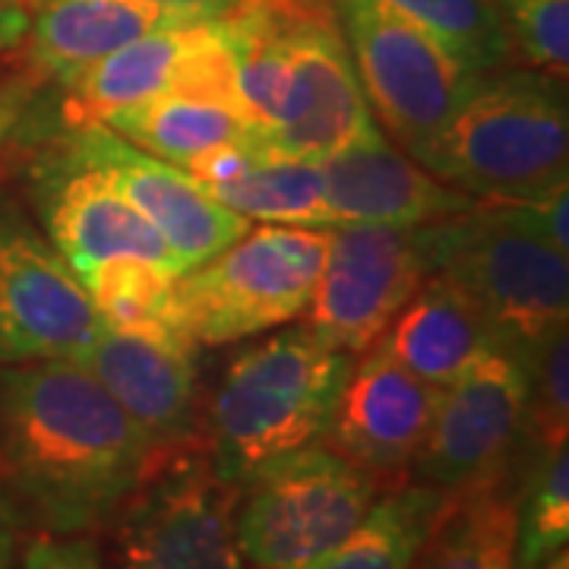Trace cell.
<instances>
[{"label":"cell","instance_id":"8992f818","mask_svg":"<svg viewBox=\"0 0 569 569\" xmlns=\"http://www.w3.org/2000/svg\"><path fill=\"white\" fill-rule=\"evenodd\" d=\"M329 250V228L260 224L178 276L174 301L197 346H228L305 317Z\"/></svg>","mask_w":569,"mask_h":569},{"label":"cell","instance_id":"52a82bcc","mask_svg":"<svg viewBox=\"0 0 569 569\" xmlns=\"http://www.w3.org/2000/svg\"><path fill=\"white\" fill-rule=\"evenodd\" d=\"M367 108L406 156L418 159L478 77L387 0H329Z\"/></svg>","mask_w":569,"mask_h":569},{"label":"cell","instance_id":"4dcf8cb0","mask_svg":"<svg viewBox=\"0 0 569 569\" xmlns=\"http://www.w3.org/2000/svg\"><path fill=\"white\" fill-rule=\"evenodd\" d=\"M567 206H569V183L548 190L541 197L531 200H519V203H503L509 212V219L516 224H522L526 231H531L535 238L548 241L557 250L569 253V228H567Z\"/></svg>","mask_w":569,"mask_h":569},{"label":"cell","instance_id":"9a60e30c","mask_svg":"<svg viewBox=\"0 0 569 569\" xmlns=\"http://www.w3.org/2000/svg\"><path fill=\"white\" fill-rule=\"evenodd\" d=\"M440 389L392 361L380 342L351 367L323 443L348 456L380 481L415 466L433 425Z\"/></svg>","mask_w":569,"mask_h":569},{"label":"cell","instance_id":"6da1fadb","mask_svg":"<svg viewBox=\"0 0 569 569\" xmlns=\"http://www.w3.org/2000/svg\"><path fill=\"white\" fill-rule=\"evenodd\" d=\"M159 456L77 361L0 365V478L41 531L111 526Z\"/></svg>","mask_w":569,"mask_h":569},{"label":"cell","instance_id":"5bb4252c","mask_svg":"<svg viewBox=\"0 0 569 569\" xmlns=\"http://www.w3.org/2000/svg\"><path fill=\"white\" fill-rule=\"evenodd\" d=\"M61 140L118 183V190L174 253L181 276L212 260L253 228L250 219L206 197L193 174L142 152L104 123H63Z\"/></svg>","mask_w":569,"mask_h":569},{"label":"cell","instance_id":"e0dca14e","mask_svg":"<svg viewBox=\"0 0 569 569\" xmlns=\"http://www.w3.org/2000/svg\"><path fill=\"white\" fill-rule=\"evenodd\" d=\"M77 365L142 427L159 452L193 440L200 402L197 351L102 326Z\"/></svg>","mask_w":569,"mask_h":569},{"label":"cell","instance_id":"1f68e13d","mask_svg":"<svg viewBox=\"0 0 569 569\" xmlns=\"http://www.w3.org/2000/svg\"><path fill=\"white\" fill-rule=\"evenodd\" d=\"M39 73H17L10 80L0 82V149L10 142L17 123H20L22 111L29 108V102L36 99V92L41 89Z\"/></svg>","mask_w":569,"mask_h":569},{"label":"cell","instance_id":"d590c367","mask_svg":"<svg viewBox=\"0 0 569 569\" xmlns=\"http://www.w3.org/2000/svg\"><path fill=\"white\" fill-rule=\"evenodd\" d=\"M538 569H569V553L567 550H560V553H553L548 563H541Z\"/></svg>","mask_w":569,"mask_h":569},{"label":"cell","instance_id":"30bf717a","mask_svg":"<svg viewBox=\"0 0 569 569\" xmlns=\"http://www.w3.org/2000/svg\"><path fill=\"white\" fill-rule=\"evenodd\" d=\"M526 406L529 361L500 342L440 389L433 425L411 468L447 493L507 475L512 452L522 447Z\"/></svg>","mask_w":569,"mask_h":569},{"label":"cell","instance_id":"5b68a950","mask_svg":"<svg viewBox=\"0 0 569 569\" xmlns=\"http://www.w3.org/2000/svg\"><path fill=\"white\" fill-rule=\"evenodd\" d=\"M380 485L326 443L276 456L238 485V550L260 569H317L361 522Z\"/></svg>","mask_w":569,"mask_h":569},{"label":"cell","instance_id":"f1b7e54d","mask_svg":"<svg viewBox=\"0 0 569 569\" xmlns=\"http://www.w3.org/2000/svg\"><path fill=\"white\" fill-rule=\"evenodd\" d=\"M512 54L541 73L569 77V0H493Z\"/></svg>","mask_w":569,"mask_h":569},{"label":"cell","instance_id":"4316f807","mask_svg":"<svg viewBox=\"0 0 569 569\" xmlns=\"http://www.w3.org/2000/svg\"><path fill=\"white\" fill-rule=\"evenodd\" d=\"M402 17L421 26L433 41L447 48L449 58L475 77L503 70L516 61L503 20L493 0H387Z\"/></svg>","mask_w":569,"mask_h":569},{"label":"cell","instance_id":"d4e9b609","mask_svg":"<svg viewBox=\"0 0 569 569\" xmlns=\"http://www.w3.org/2000/svg\"><path fill=\"white\" fill-rule=\"evenodd\" d=\"M449 493L430 485L380 490L361 522L317 569H415Z\"/></svg>","mask_w":569,"mask_h":569},{"label":"cell","instance_id":"9c48e42d","mask_svg":"<svg viewBox=\"0 0 569 569\" xmlns=\"http://www.w3.org/2000/svg\"><path fill=\"white\" fill-rule=\"evenodd\" d=\"M427 269L418 228L342 222L329 228V250L307 307L317 342L365 355L421 288Z\"/></svg>","mask_w":569,"mask_h":569},{"label":"cell","instance_id":"7a4b0ae2","mask_svg":"<svg viewBox=\"0 0 569 569\" xmlns=\"http://www.w3.org/2000/svg\"><path fill=\"white\" fill-rule=\"evenodd\" d=\"M415 162L485 203H519L567 187V82L535 67L478 77Z\"/></svg>","mask_w":569,"mask_h":569},{"label":"cell","instance_id":"4fadbf2b","mask_svg":"<svg viewBox=\"0 0 569 569\" xmlns=\"http://www.w3.org/2000/svg\"><path fill=\"white\" fill-rule=\"evenodd\" d=\"M377 127L332 7L298 0L291 17V77L269 149L288 159L323 162Z\"/></svg>","mask_w":569,"mask_h":569},{"label":"cell","instance_id":"cb8c5ba5","mask_svg":"<svg viewBox=\"0 0 569 569\" xmlns=\"http://www.w3.org/2000/svg\"><path fill=\"white\" fill-rule=\"evenodd\" d=\"M80 276L89 301L96 307V317L104 329L137 332L168 346L200 351V346L187 336L174 282L178 276L164 266L137 260V257H114L102 263H89L73 269Z\"/></svg>","mask_w":569,"mask_h":569},{"label":"cell","instance_id":"83f0119b","mask_svg":"<svg viewBox=\"0 0 569 569\" xmlns=\"http://www.w3.org/2000/svg\"><path fill=\"white\" fill-rule=\"evenodd\" d=\"M569 443V326L557 329L529 358V406L522 447L531 452Z\"/></svg>","mask_w":569,"mask_h":569},{"label":"cell","instance_id":"f546056e","mask_svg":"<svg viewBox=\"0 0 569 569\" xmlns=\"http://www.w3.org/2000/svg\"><path fill=\"white\" fill-rule=\"evenodd\" d=\"M20 569H104L99 545L89 535L39 531L22 550Z\"/></svg>","mask_w":569,"mask_h":569},{"label":"cell","instance_id":"ffe728a7","mask_svg":"<svg viewBox=\"0 0 569 569\" xmlns=\"http://www.w3.org/2000/svg\"><path fill=\"white\" fill-rule=\"evenodd\" d=\"M197 26L200 22L149 32L58 86L63 92V123H102L123 108L164 96Z\"/></svg>","mask_w":569,"mask_h":569},{"label":"cell","instance_id":"3957f363","mask_svg":"<svg viewBox=\"0 0 569 569\" xmlns=\"http://www.w3.org/2000/svg\"><path fill=\"white\" fill-rule=\"evenodd\" d=\"M355 358L332 351L305 326L244 348L209 406L212 466L228 485L291 449L323 443Z\"/></svg>","mask_w":569,"mask_h":569},{"label":"cell","instance_id":"2e32d148","mask_svg":"<svg viewBox=\"0 0 569 569\" xmlns=\"http://www.w3.org/2000/svg\"><path fill=\"white\" fill-rule=\"evenodd\" d=\"M320 168L332 224L377 222L418 228L471 212L481 203L478 197L430 174L380 127L323 159Z\"/></svg>","mask_w":569,"mask_h":569},{"label":"cell","instance_id":"e575fe53","mask_svg":"<svg viewBox=\"0 0 569 569\" xmlns=\"http://www.w3.org/2000/svg\"><path fill=\"white\" fill-rule=\"evenodd\" d=\"M162 7H174V10H190V13H203V17H222L224 10H231L241 0H152Z\"/></svg>","mask_w":569,"mask_h":569},{"label":"cell","instance_id":"7402d4cb","mask_svg":"<svg viewBox=\"0 0 569 569\" xmlns=\"http://www.w3.org/2000/svg\"><path fill=\"white\" fill-rule=\"evenodd\" d=\"M197 183L203 187L206 197L250 222L332 228L320 162L288 159L276 156L272 149H260L234 174Z\"/></svg>","mask_w":569,"mask_h":569},{"label":"cell","instance_id":"603a6c76","mask_svg":"<svg viewBox=\"0 0 569 569\" xmlns=\"http://www.w3.org/2000/svg\"><path fill=\"white\" fill-rule=\"evenodd\" d=\"M102 123L142 152L178 164L183 171L222 146L260 140L241 114L228 111L222 104L183 99L174 92L123 108L118 114L104 118Z\"/></svg>","mask_w":569,"mask_h":569},{"label":"cell","instance_id":"d6a6232c","mask_svg":"<svg viewBox=\"0 0 569 569\" xmlns=\"http://www.w3.org/2000/svg\"><path fill=\"white\" fill-rule=\"evenodd\" d=\"M22 535V512L13 500L10 488L0 478V569L17 567V553H20Z\"/></svg>","mask_w":569,"mask_h":569},{"label":"cell","instance_id":"ba28073f","mask_svg":"<svg viewBox=\"0 0 569 569\" xmlns=\"http://www.w3.org/2000/svg\"><path fill=\"white\" fill-rule=\"evenodd\" d=\"M238 488L197 449H168L111 519V569H241Z\"/></svg>","mask_w":569,"mask_h":569},{"label":"cell","instance_id":"ac0fdd59","mask_svg":"<svg viewBox=\"0 0 569 569\" xmlns=\"http://www.w3.org/2000/svg\"><path fill=\"white\" fill-rule=\"evenodd\" d=\"M203 20L212 17L152 0H29V63L44 82L63 86L149 32Z\"/></svg>","mask_w":569,"mask_h":569},{"label":"cell","instance_id":"7c38bea8","mask_svg":"<svg viewBox=\"0 0 569 569\" xmlns=\"http://www.w3.org/2000/svg\"><path fill=\"white\" fill-rule=\"evenodd\" d=\"M29 197L48 241L73 269L114 257H137L181 276L159 231L118 190L102 168L67 142H48L29 164Z\"/></svg>","mask_w":569,"mask_h":569},{"label":"cell","instance_id":"8fae6325","mask_svg":"<svg viewBox=\"0 0 569 569\" xmlns=\"http://www.w3.org/2000/svg\"><path fill=\"white\" fill-rule=\"evenodd\" d=\"M80 276L17 212H0V365L77 361L99 336Z\"/></svg>","mask_w":569,"mask_h":569},{"label":"cell","instance_id":"44dd1931","mask_svg":"<svg viewBox=\"0 0 569 569\" xmlns=\"http://www.w3.org/2000/svg\"><path fill=\"white\" fill-rule=\"evenodd\" d=\"M516 490L507 475L449 493L415 569H516Z\"/></svg>","mask_w":569,"mask_h":569},{"label":"cell","instance_id":"836d02e7","mask_svg":"<svg viewBox=\"0 0 569 569\" xmlns=\"http://www.w3.org/2000/svg\"><path fill=\"white\" fill-rule=\"evenodd\" d=\"M29 29V0H0V54L26 41Z\"/></svg>","mask_w":569,"mask_h":569},{"label":"cell","instance_id":"d6986e66","mask_svg":"<svg viewBox=\"0 0 569 569\" xmlns=\"http://www.w3.org/2000/svg\"><path fill=\"white\" fill-rule=\"evenodd\" d=\"M377 342L392 361L437 389L459 380L481 355L500 346L488 317L440 272L427 276Z\"/></svg>","mask_w":569,"mask_h":569},{"label":"cell","instance_id":"277c9868","mask_svg":"<svg viewBox=\"0 0 569 569\" xmlns=\"http://www.w3.org/2000/svg\"><path fill=\"white\" fill-rule=\"evenodd\" d=\"M427 269L456 282L488 317L497 339L529 361L569 326V253L481 203L443 222L418 224Z\"/></svg>","mask_w":569,"mask_h":569},{"label":"cell","instance_id":"484cf974","mask_svg":"<svg viewBox=\"0 0 569 569\" xmlns=\"http://www.w3.org/2000/svg\"><path fill=\"white\" fill-rule=\"evenodd\" d=\"M569 545V443L531 452L516 488V569H538Z\"/></svg>","mask_w":569,"mask_h":569}]
</instances>
